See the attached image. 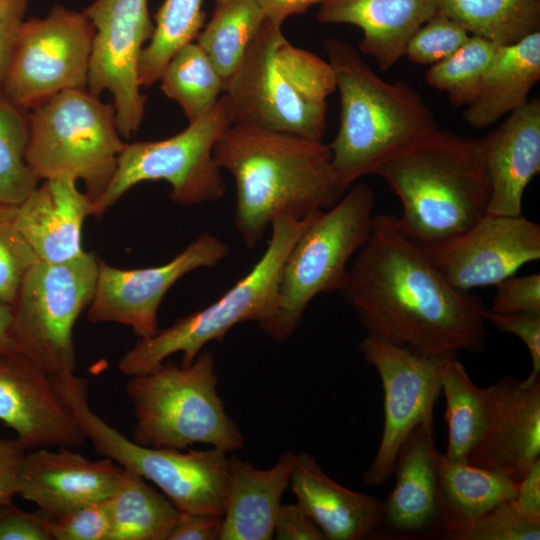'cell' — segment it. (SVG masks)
I'll use <instances>...</instances> for the list:
<instances>
[{"label":"cell","instance_id":"obj_14","mask_svg":"<svg viewBox=\"0 0 540 540\" xmlns=\"http://www.w3.org/2000/svg\"><path fill=\"white\" fill-rule=\"evenodd\" d=\"M83 12L95 29L88 91L112 94L117 130L129 138L141 126L147 98L140 90L138 66L154 33L148 0H94Z\"/></svg>","mask_w":540,"mask_h":540},{"label":"cell","instance_id":"obj_41","mask_svg":"<svg viewBox=\"0 0 540 540\" xmlns=\"http://www.w3.org/2000/svg\"><path fill=\"white\" fill-rule=\"evenodd\" d=\"M490 310L500 314H540V275L509 276L495 285Z\"/></svg>","mask_w":540,"mask_h":540},{"label":"cell","instance_id":"obj_43","mask_svg":"<svg viewBox=\"0 0 540 540\" xmlns=\"http://www.w3.org/2000/svg\"><path fill=\"white\" fill-rule=\"evenodd\" d=\"M0 540H52L47 518L38 509L23 511L9 501L0 506Z\"/></svg>","mask_w":540,"mask_h":540},{"label":"cell","instance_id":"obj_17","mask_svg":"<svg viewBox=\"0 0 540 540\" xmlns=\"http://www.w3.org/2000/svg\"><path fill=\"white\" fill-rule=\"evenodd\" d=\"M454 288L496 285L540 258V226L519 216L485 214L466 231L420 246Z\"/></svg>","mask_w":540,"mask_h":540},{"label":"cell","instance_id":"obj_49","mask_svg":"<svg viewBox=\"0 0 540 540\" xmlns=\"http://www.w3.org/2000/svg\"><path fill=\"white\" fill-rule=\"evenodd\" d=\"M323 0H255L265 15L273 23L282 25L290 16L302 14Z\"/></svg>","mask_w":540,"mask_h":540},{"label":"cell","instance_id":"obj_27","mask_svg":"<svg viewBox=\"0 0 540 540\" xmlns=\"http://www.w3.org/2000/svg\"><path fill=\"white\" fill-rule=\"evenodd\" d=\"M540 78V30L498 46L475 98L467 105L470 126L486 128L523 106Z\"/></svg>","mask_w":540,"mask_h":540},{"label":"cell","instance_id":"obj_26","mask_svg":"<svg viewBox=\"0 0 540 540\" xmlns=\"http://www.w3.org/2000/svg\"><path fill=\"white\" fill-rule=\"evenodd\" d=\"M295 454L284 452L269 469L230 459L229 482L219 540H269Z\"/></svg>","mask_w":540,"mask_h":540},{"label":"cell","instance_id":"obj_36","mask_svg":"<svg viewBox=\"0 0 540 540\" xmlns=\"http://www.w3.org/2000/svg\"><path fill=\"white\" fill-rule=\"evenodd\" d=\"M498 46L486 38L470 35L456 52L431 65L425 79L430 86L445 92L455 107L467 106L475 98Z\"/></svg>","mask_w":540,"mask_h":540},{"label":"cell","instance_id":"obj_10","mask_svg":"<svg viewBox=\"0 0 540 540\" xmlns=\"http://www.w3.org/2000/svg\"><path fill=\"white\" fill-rule=\"evenodd\" d=\"M27 163L39 180L69 175L85 184L92 203L104 192L125 143L113 104L86 89L50 96L30 109Z\"/></svg>","mask_w":540,"mask_h":540},{"label":"cell","instance_id":"obj_25","mask_svg":"<svg viewBox=\"0 0 540 540\" xmlns=\"http://www.w3.org/2000/svg\"><path fill=\"white\" fill-rule=\"evenodd\" d=\"M434 424L417 425L401 445L395 461L394 489L383 502L381 524L402 534L424 533L441 514L435 470Z\"/></svg>","mask_w":540,"mask_h":540},{"label":"cell","instance_id":"obj_15","mask_svg":"<svg viewBox=\"0 0 540 540\" xmlns=\"http://www.w3.org/2000/svg\"><path fill=\"white\" fill-rule=\"evenodd\" d=\"M359 350L378 372L384 393L382 436L364 474L366 484L381 485L393 474L398 451L410 432L419 424H434L440 367L447 358L424 355L368 334Z\"/></svg>","mask_w":540,"mask_h":540},{"label":"cell","instance_id":"obj_9","mask_svg":"<svg viewBox=\"0 0 540 540\" xmlns=\"http://www.w3.org/2000/svg\"><path fill=\"white\" fill-rule=\"evenodd\" d=\"M56 382L99 455L153 482L181 512L223 516L230 470L226 451L139 445L91 410L87 379L72 374L56 376Z\"/></svg>","mask_w":540,"mask_h":540},{"label":"cell","instance_id":"obj_18","mask_svg":"<svg viewBox=\"0 0 540 540\" xmlns=\"http://www.w3.org/2000/svg\"><path fill=\"white\" fill-rule=\"evenodd\" d=\"M0 421L26 451L76 448L88 440L55 375L15 350L0 355Z\"/></svg>","mask_w":540,"mask_h":540},{"label":"cell","instance_id":"obj_24","mask_svg":"<svg viewBox=\"0 0 540 540\" xmlns=\"http://www.w3.org/2000/svg\"><path fill=\"white\" fill-rule=\"evenodd\" d=\"M289 485L326 539L360 540L381 525L383 501L340 485L309 453L295 454Z\"/></svg>","mask_w":540,"mask_h":540},{"label":"cell","instance_id":"obj_1","mask_svg":"<svg viewBox=\"0 0 540 540\" xmlns=\"http://www.w3.org/2000/svg\"><path fill=\"white\" fill-rule=\"evenodd\" d=\"M340 293L368 335L443 358L486 345L487 308L450 285L391 214L374 215Z\"/></svg>","mask_w":540,"mask_h":540},{"label":"cell","instance_id":"obj_42","mask_svg":"<svg viewBox=\"0 0 540 540\" xmlns=\"http://www.w3.org/2000/svg\"><path fill=\"white\" fill-rule=\"evenodd\" d=\"M486 321L503 332L520 338L526 345L532 360V370L523 381L530 383L540 377V314H500L487 309Z\"/></svg>","mask_w":540,"mask_h":540},{"label":"cell","instance_id":"obj_30","mask_svg":"<svg viewBox=\"0 0 540 540\" xmlns=\"http://www.w3.org/2000/svg\"><path fill=\"white\" fill-rule=\"evenodd\" d=\"M437 12L470 35L513 44L539 30L540 0H437Z\"/></svg>","mask_w":540,"mask_h":540},{"label":"cell","instance_id":"obj_31","mask_svg":"<svg viewBox=\"0 0 540 540\" xmlns=\"http://www.w3.org/2000/svg\"><path fill=\"white\" fill-rule=\"evenodd\" d=\"M265 20L255 0H214L211 18L195 40L216 67L225 88Z\"/></svg>","mask_w":540,"mask_h":540},{"label":"cell","instance_id":"obj_33","mask_svg":"<svg viewBox=\"0 0 540 540\" xmlns=\"http://www.w3.org/2000/svg\"><path fill=\"white\" fill-rule=\"evenodd\" d=\"M159 81L163 93L179 104L188 123L206 114L225 93L220 74L196 42L184 45L171 57Z\"/></svg>","mask_w":540,"mask_h":540},{"label":"cell","instance_id":"obj_39","mask_svg":"<svg viewBox=\"0 0 540 540\" xmlns=\"http://www.w3.org/2000/svg\"><path fill=\"white\" fill-rule=\"evenodd\" d=\"M469 37L461 25L436 11L411 36L404 55L413 63L433 65L456 52Z\"/></svg>","mask_w":540,"mask_h":540},{"label":"cell","instance_id":"obj_4","mask_svg":"<svg viewBox=\"0 0 540 540\" xmlns=\"http://www.w3.org/2000/svg\"><path fill=\"white\" fill-rule=\"evenodd\" d=\"M375 175L401 201L398 227L420 246L450 239L487 214L491 189L481 140L438 129Z\"/></svg>","mask_w":540,"mask_h":540},{"label":"cell","instance_id":"obj_48","mask_svg":"<svg viewBox=\"0 0 540 540\" xmlns=\"http://www.w3.org/2000/svg\"><path fill=\"white\" fill-rule=\"evenodd\" d=\"M511 502L521 515L540 523V458L518 483L516 496Z\"/></svg>","mask_w":540,"mask_h":540},{"label":"cell","instance_id":"obj_20","mask_svg":"<svg viewBox=\"0 0 540 540\" xmlns=\"http://www.w3.org/2000/svg\"><path fill=\"white\" fill-rule=\"evenodd\" d=\"M123 470L109 458L90 460L72 448H39L25 454L17 495L49 519L108 499Z\"/></svg>","mask_w":540,"mask_h":540},{"label":"cell","instance_id":"obj_28","mask_svg":"<svg viewBox=\"0 0 540 540\" xmlns=\"http://www.w3.org/2000/svg\"><path fill=\"white\" fill-rule=\"evenodd\" d=\"M434 462L443 529L470 522L516 496L518 482L505 473L451 461L437 449Z\"/></svg>","mask_w":540,"mask_h":540},{"label":"cell","instance_id":"obj_46","mask_svg":"<svg viewBox=\"0 0 540 540\" xmlns=\"http://www.w3.org/2000/svg\"><path fill=\"white\" fill-rule=\"evenodd\" d=\"M26 450L17 439L0 437V506L18 494Z\"/></svg>","mask_w":540,"mask_h":540},{"label":"cell","instance_id":"obj_35","mask_svg":"<svg viewBox=\"0 0 540 540\" xmlns=\"http://www.w3.org/2000/svg\"><path fill=\"white\" fill-rule=\"evenodd\" d=\"M28 142L27 109L0 94V203L17 205L39 185L27 163Z\"/></svg>","mask_w":540,"mask_h":540},{"label":"cell","instance_id":"obj_7","mask_svg":"<svg viewBox=\"0 0 540 540\" xmlns=\"http://www.w3.org/2000/svg\"><path fill=\"white\" fill-rule=\"evenodd\" d=\"M314 214L304 219L286 215L276 218L263 255L246 275L204 309L152 337L139 338L120 358L119 370L129 377L144 374L176 353H182L181 365L189 366L206 344L221 342L235 325L248 321L259 324L271 317L285 259Z\"/></svg>","mask_w":540,"mask_h":540},{"label":"cell","instance_id":"obj_21","mask_svg":"<svg viewBox=\"0 0 540 540\" xmlns=\"http://www.w3.org/2000/svg\"><path fill=\"white\" fill-rule=\"evenodd\" d=\"M490 180L487 213L522 215L523 194L540 171V101L529 99L481 140Z\"/></svg>","mask_w":540,"mask_h":540},{"label":"cell","instance_id":"obj_40","mask_svg":"<svg viewBox=\"0 0 540 540\" xmlns=\"http://www.w3.org/2000/svg\"><path fill=\"white\" fill-rule=\"evenodd\" d=\"M106 500L87 503L47 519L52 540H108L110 520Z\"/></svg>","mask_w":540,"mask_h":540},{"label":"cell","instance_id":"obj_45","mask_svg":"<svg viewBox=\"0 0 540 540\" xmlns=\"http://www.w3.org/2000/svg\"><path fill=\"white\" fill-rule=\"evenodd\" d=\"M274 533L279 540H324L323 532L298 502L281 504Z\"/></svg>","mask_w":540,"mask_h":540},{"label":"cell","instance_id":"obj_37","mask_svg":"<svg viewBox=\"0 0 540 540\" xmlns=\"http://www.w3.org/2000/svg\"><path fill=\"white\" fill-rule=\"evenodd\" d=\"M16 205L0 203V303L11 305L28 270L39 260L19 231Z\"/></svg>","mask_w":540,"mask_h":540},{"label":"cell","instance_id":"obj_34","mask_svg":"<svg viewBox=\"0 0 540 540\" xmlns=\"http://www.w3.org/2000/svg\"><path fill=\"white\" fill-rule=\"evenodd\" d=\"M203 0H164L155 14L154 33L142 50L138 79L142 87L159 81L171 57L193 42L205 24Z\"/></svg>","mask_w":540,"mask_h":540},{"label":"cell","instance_id":"obj_38","mask_svg":"<svg viewBox=\"0 0 540 540\" xmlns=\"http://www.w3.org/2000/svg\"><path fill=\"white\" fill-rule=\"evenodd\" d=\"M443 532L452 540H539L540 523L521 515L509 500L470 522L445 528Z\"/></svg>","mask_w":540,"mask_h":540},{"label":"cell","instance_id":"obj_12","mask_svg":"<svg viewBox=\"0 0 540 540\" xmlns=\"http://www.w3.org/2000/svg\"><path fill=\"white\" fill-rule=\"evenodd\" d=\"M98 268L97 256L85 251L64 262L38 260L10 305L15 351L52 375L75 374L73 328L92 301Z\"/></svg>","mask_w":540,"mask_h":540},{"label":"cell","instance_id":"obj_8","mask_svg":"<svg viewBox=\"0 0 540 540\" xmlns=\"http://www.w3.org/2000/svg\"><path fill=\"white\" fill-rule=\"evenodd\" d=\"M374 205L372 189L357 182L334 205L313 215L283 264L276 309L259 323L265 335L286 341L316 296L341 291L349 260L369 236Z\"/></svg>","mask_w":540,"mask_h":540},{"label":"cell","instance_id":"obj_16","mask_svg":"<svg viewBox=\"0 0 540 540\" xmlns=\"http://www.w3.org/2000/svg\"><path fill=\"white\" fill-rule=\"evenodd\" d=\"M229 252L227 243L205 232L159 266L121 269L99 259L88 319L128 326L140 339L152 337L160 330L158 311L168 290L186 274L216 266Z\"/></svg>","mask_w":540,"mask_h":540},{"label":"cell","instance_id":"obj_47","mask_svg":"<svg viewBox=\"0 0 540 540\" xmlns=\"http://www.w3.org/2000/svg\"><path fill=\"white\" fill-rule=\"evenodd\" d=\"M222 516L181 512L169 540H219Z\"/></svg>","mask_w":540,"mask_h":540},{"label":"cell","instance_id":"obj_51","mask_svg":"<svg viewBox=\"0 0 540 540\" xmlns=\"http://www.w3.org/2000/svg\"><path fill=\"white\" fill-rule=\"evenodd\" d=\"M4 0H0V3H2Z\"/></svg>","mask_w":540,"mask_h":540},{"label":"cell","instance_id":"obj_22","mask_svg":"<svg viewBox=\"0 0 540 540\" xmlns=\"http://www.w3.org/2000/svg\"><path fill=\"white\" fill-rule=\"evenodd\" d=\"M77 179L58 175L44 180L16 205V225L39 260L64 262L81 255V233L92 201Z\"/></svg>","mask_w":540,"mask_h":540},{"label":"cell","instance_id":"obj_11","mask_svg":"<svg viewBox=\"0 0 540 540\" xmlns=\"http://www.w3.org/2000/svg\"><path fill=\"white\" fill-rule=\"evenodd\" d=\"M231 124L230 105L223 94L206 114L176 135L125 143L113 178L92 203V215L104 214L132 187L145 181L167 182L170 199L181 206L218 201L226 184L213 149Z\"/></svg>","mask_w":540,"mask_h":540},{"label":"cell","instance_id":"obj_50","mask_svg":"<svg viewBox=\"0 0 540 540\" xmlns=\"http://www.w3.org/2000/svg\"><path fill=\"white\" fill-rule=\"evenodd\" d=\"M14 350L11 306L0 303V355Z\"/></svg>","mask_w":540,"mask_h":540},{"label":"cell","instance_id":"obj_32","mask_svg":"<svg viewBox=\"0 0 540 540\" xmlns=\"http://www.w3.org/2000/svg\"><path fill=\"white\" fill-rule=\"evenodd\" d=\"M441 392L446 402L448 443L444 453L454 462L467 463L484 423L485 388L477 386L456 357L440 367Z\"/></svg>","mask_w":540,"mask_h":540},{"label":"cell","instance_id":"obj_5","mask_svg":"<svg viewBox=\"0 0 540 540\" xmlns=\"http://www.w3.org/2000/svg\"><path fill=\"white\" fill-rule=\"evenodd\" d=\"M281 26L264 21L226 85L232 123L322 141L333 68L292 45Z\"/></svg>","mask_w":540,"mask_h":540},{"label":"cell","instance_id":"obj_29","mask_svg":"<svg viewBox=\"0 0 540 540\" xmlns=\"http://www.w3.org/2000/svg\"><path fill=\"white\" fill-rule=\"evenodd\" d=\"M106 504L108 540H169L180 515L170 499L126 469Z\"/></svg>","mask_w":540,"mask_h":540},{"label":"cell","instance_id":"obj_23","mask_svg":"<svg viewBox=\"0 0 540 540\" xmlns=\"http://www.w3.org/2000/svg\"><path fill=\"white\" fill-rule=\"evenodd\" d=\"M437 11V0H323L317 20L349 24L362 30L359 51L390 69L415 33Z\"/></svg>","mask_w":540,"mask_h":540},{"label":"cell","instance_id":"obj_19","mask_svg":"<svg viewBox=\"0 0 540 540\" xmlns=\"http://www.w3.org/2000/svg\"><path fill=\"white\" fill-rule=\"evenodd\" d=\"M540 455V377L507 376L485 388L484 423L467 463L520 482Z\"/></svg>","mask_w":540,"mask_h":540},{"label":"cell","instance_id":"obj_44","mask_svg":"<svg viewBox=\"0 0 540 540\" xmlns=\"http://www.w3.org/2000/svg\"><path fill=\"white\" fill-rule=\"evenodd\" d=\"M28 0H4L0 3V94L9 74L17 42L25 19Z\"/></svg>","mask_w":540,"mask_h":540},{"label":"cell","instance_id":"obj_3","mask_svg":"<svg viewBox=\"0 0 540 540\" xmlns=\"http://www.w3.org/2000/svg\"><path fill=\"white\" fill-rule=\"evenodd\" d=\"M340 96V124L330 146L331 165L344 188L438 130L421 95L402 80L387 82L349 43L323 42Z\"/></svg>","mask_w":540,"mask_h":540},{"label":"cell","instance_id":"obj_2","mask_svg":"<svg viewBox=\"0 0 540 540\" xmlns=\"http://www.w3.org/2000/svg\"><path fill=\"white\" fill-rule=\"evenodd\" d=\"M235 182V227L248 249L280 216L304 219L334 205L346 189L322 141L232 123L213 149Z\"/></svg>","mask_w":540,"mask_h":540},{"label":"cell","instance_id":"obj_13","mask_svg":"<svg viewBox=\"0 0 540 540\" xmlns=\"http://www.w3.org/2000/svg\"><path fill=\"white\" fill-rule=\"evenodd\" d=\"M94 34L84 12L60 5L25 20L2 94L28 110L59 92L86 89Z\"/></svg>","mask_w":540,"mask_h":540},{"label":"cell","instance_id":"obj_6","mask_svg":"<svg viewBox=\"0 0 540 540\" xmlns=\"http://www.w3.org/2000/svg\"><path fill=\"white\" fill-rule=\"evenodd\" d=\"M126 395L136 419L132 440L154 448L186 449L196 443L237 451L244 437L217 392L213 352L202 350L189 366L164 361L130 377Z\"/></svg>","mask_w":540,"mask_h":540}]
</instances>
